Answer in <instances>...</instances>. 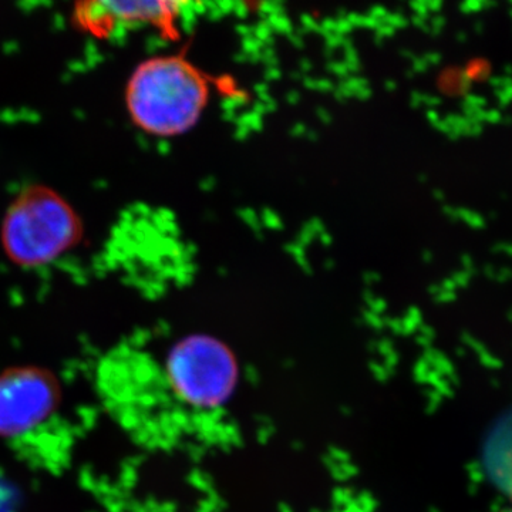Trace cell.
<instances>
[{
    "instance_id": "6da1fadb",
    "label": "cell",
    "mask_w": 512,
    "mask_h": 512,
    "mask_svg": "<svg viewBox=\"0 0 512 512\" xmlns=\"http://www.w3.org/2000/svg\"><path fill=\"white\" fill-rule=\"evenodd\" d=\"M212 83L183 53L148 57L128 77L124 93L128 117L147 136H184L208 109Z\"/></svg>"
},
{
    "instance_id": "7a4b0ae2",
    "label": "cell",
    "mask_w": 512,
    "mask_h": 512,
    "mask_svg": "<svg viewBox=\"0 0 512 512\" xmlns=\"http://www.w3.org/2000/svg\"><path fill=\"white\" fill-rule=\"evenodd\" d=\"M83 225L69 201L46 185H29L9 205L0 242L23 268L55 262L82 241Z\"/></svg>"
},
{
    "instance_id": "3957f363",
    "label": "cell",
    "mask_w": 512,
    "mask_h": 512,
    "mask_svg": "<svg viewBox=\"0 0 512 512\" xmlns=\"http://www.w3.org/2000/svg\"><path fill=\"white\" fill-rule=\"evenodd\" d=\"M194 0H77L73 20L97 39H109L121 30L148 28L164 39L180 37L185 9Z\"/></svg>"
},
{
    "instance_id": "277c9868",
    "label": "cell",
    "mask_w": 512,
    "mask_h": 512,
    "mask_svg": "<svg viewBox=\"0 0 512 512\" xmlns=\"http://www.w3.org/2000/svg\"><path fill=\"white\" fill-rule=\"evenodd\" d=\"M234 375V360L228 349L208 336L181 340L168 355V382L174 392L187 402H217L228 392Z\"/></svg>"
},
{
    "instance_id": "5b68a950",
    "label": "cell",
    "mask_w": 512,
    "mask_h": 512,
    "mask_svg": "<svg viewBox=\"0 0 512 512\" xmlns=\"http://www.w3.org/2000/svg\"><path fill=\"white\" fill-rule=\"evenodd\" d=\"M57 392L49 376L37 369H13L0 376V436L26 441L57 420Z\"/></svg>"
}]
</instances>
